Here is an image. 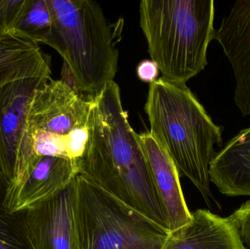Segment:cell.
Returning <instances> with one entry per match:
<instances>
[{
	"mask_svg": "<svg viewBox=\"0 0 250 249\" xmlns=\"http://www.w3.org/2000/svg\"><path fill=\"white\" fill-rule=\"evenodd\" d=\"M136 134L123 108L120 86L111 82L92 98L87 143L76 161L79 174L169 230Z\"/></svg>",
	"mask_w": 250,
	"mask_h": 249,
	"instance_id": "6da1fadb",
	"label": "cell"
},
{
	"mask_svg": "<svg viewBox=\"0 0 250 249\" xmlns=\"http://www.w3.org/2000/svg\"><path fill=\"white\" fill-rule=\"evenodd\" d=\"M146 114L151 135L168 153L180 176H186L211 206L210 164L223 146V129L183 83L163 77L149 84Z\"/></svg>",
	"mask_w": 250,
	"mask_h": 249,
	"instance_id": "7a4b0ae2",
	"label": "cell"
},
{
	"mask_svg": "<svg viewBox=\"0 0 250 249\" xmlns=\"http://www.w3.org/2000/svg\"><path fill=\"white\" fill-rule=\"evenodd\" d=\"M51 30L45 40L62 57L74 89L95 97L114 81L124 20L111 23L92 0H46Z\"/></svg>",
	"mask_w": 250,
	"mask_h": 249,
	"instance_id": "3957f363",
	"label": "cell"
},
{
	"mask_svg": "<svg viewBox=\"0 0 250 249\" xmlns=\"http://www.w3.org/2000/svg\"><path fill=\"white\" fill-rule=\"evenodd\" d=\"M140 26L162 77L186 84L208 64L214 39L213 0H142Z\"/></svg>",
	"mask_w": 250,
	"mask_h": 249,
	"instance_id": "277c9868",
	"label": "cell"
},
{
	"mask_svg": "<svg viewBox=\"0 0 250 249\" xmlns=\"http://www.w3.org/2000/svg\"><path fill=\"white\" fill-rule=\"evenodd\" d=\"M79 249H162L170 231L78 174Z\"/></svg>",
	"mask_w": 250,
	"mask_h": 249,
	"instance_id": "5b68a950",
	"label": "cell"
},
{
	"mask_svg": "<svg viewBox=\"0 0 250 249\" xmlns=\"http://www.w3.org/2000/svg\"><path fill=\"white\" fill-rule=\"evenodd\" d=\"M92 98H85L64 80L51 78L29 102L28 124L32 136L42 131L64 140L69 158L77 161L88 139Z\"/></svg>",
	"mask_w": 250,
	"mask_h": 249,
	"instance_id": "8992f818",
	"label": "cell"
},
{
	"mask_svg": "<svg viewBox=\"0 0 250 249\" xmlns=\"http://www.w3.org/2000/svg\"><path fill=\"white\" fill-rule=\"evenodd\" d=\"M51 79L31 77L0 89V169L9 185L19 182L41 157L29 130L28 109L35 91Z\"/></svg>",
	"mask_w": 250,
	"mask_h": 249,
	"instance_id": "52a82bcc",
	"label": "cell"
},
{
	"mask_svg": "<svg viewBox=\"0 0 250 249\" xmlns=\"http://www.w3.org/2000/svg\"><path fill=\"white\" fill-rule=\"evenodd\" d=\"M76 178L51 198L29 210L18 212L31 249H79Z\"/></svg>",
	"mask_w": 250,
	"mask_h": 249,
	"instance_id": "ba28073f",
	"label": "cell"
},
{
	"mask_svg": "<svg viewBox=\"0 0 250 249\" xmlns=\"http://www.w3.org/2000/svg\"><path fill=\"white\" fill-rule=\"evenodd\" d=\"M214 39L230 61L236 87L235 104L244 116L250 115V0L235 1L215 31Z\"/></svg>",
	"mask_w": 250,
	"mask_h": 249,
	"instance_id": "9c48e42d",
	"label": "cell"
},
{
	"mask_svg": "<svg viewBox=\"0 0 250 249\" xmlns=\"http://www.w3.org/2000/svg\"><path fill=\"white\" fill-rule=\"evenodd\" d=\"M79 174L76 161L41 156L17 184L7 185L4 206L9 213L29 210L51 198L69 185Z\"/></svg>",
	"mask_w": 250,
	"mask_h": 249,
	"instance_id": "30bf717a",
	"label": "cell"
},
{
	"mask_svg": "<svg viewBox=\"0 0 250 249\" xmlns=\"http://www.w3.org/2000/svg\"><path fill=\"white\" fill-rule=\"evenodd\" d=\"M136 137L163 205L169 230H177L192 219V213L187 206L181 187L177 168L149 132L137 134Z\"/></svg>",
	"mask_w": 250,
	"mask_h": 249,
	"instance_id": "8fae6325",
	"label": "cell"
},
{
	"mask_svg": "<svg viewBox=\"0 0 250 249\" xmlns=\"http://www.w3.org/2000/svg\"><path fill=\"white\" fill-rule=\"evenodd\" d=\"M162 249H247L231 216L220 217L209 211L192 213L190 222L170 232Z\"/></svg>",
	"mask_w": 250,
	"mask_h": 249,
	"instance_id": "7c38bea8",
	"label": "cell"
},
{
	"mask_svg": "<svg viewBox=\"0 0 250 249\" xmlns=\"http://www.w3.org/2000/svg\"><path fill=\"white\" fill-rule=\"evenodd\" d=\"M51 59L39 44L17 32L0 38V89L31 77L51 79Z\"/></svg>",
	"mask_w": 250,
	"mask_h": 249,
	"instance_id": "4fadbf2b",
	"label": "cell"
},
{
	"mask_svg": "<svg viewBox=\"0 0 250 249\" xmlns=\"http://www.w3.org/2000/svg\"><path fill=\"white\" fill-rule=\"evenodd\" d=\"M210 181L228 196H250V127L242 130L210 164Z\"/></svg>",
	"mask_w": 250,
	"mask_h": 249,
	"instance_id": "5bb4252c",
	"label": "cell"
},
{
	"mask_svg": "<svg viewBox=\"0 0 250 249\" xmlns=\"http://www.w3.org/2000/svg\"><path fill=\"white\" fill-rule=\"evenodd\" d=\"M7 182L0 169V249H31L19 213H9L4 206Z\"/></svg>",
	"mask_w": 250,
	"mask_h": 249,
	"instance_id": "9a60e30c",
	"label": "cell"
},
{
	"mask_svg": "<svg viewBox=\"0 0 250 249\" xmlns=\"http://www.w3.org/2000/svg\"><path fill=\"white\" fill-rule=\"evenodd\" d=\"M51 30V17L46 0H29L15 32L37 43H45Z\"/></svg>",
	"mask_w": 250,
	"mask_h": 249,
	"instance_id": "2e32d148",
	"label": "cell"
},
{
	"mask_svg": "<svg viewBox=\"0 0 250 249\" xmlns=\"http://www.w3.org/2000/svg\"><path fill=\"white\" fill-rule=\"evenodd\" d=\"M29 0H0V25L6 33L15 32Z\"/></svg>",
	"mask_w": 250,
	"mask_h": 249,
	"instance_id": "e0dca14e",
	"label": "cell"
},
{
	"mask_svg": "<svg viewBox=\"0 0 250 249\" xmlns=\"http://www.w3.org/2000/svg\"><path fill=\"white\" fill-rule=\"evenodd\" d=\"M230 216L239 228L242 241L250 249V200L244 203Z\"/></svg>",
	"mask_w": 250,
	"mask_h": 249,
	"instance_id": "ac0fdd59",
	"label": "cell"
},
{
	"mask_svg": "<svg viewBox=\"0 0 250 249\" xmlns=\"http://www.w3.org/2000/svg\"><path fill=\"white\" fill-rule=\"evenodd\" d=\"M160 70L152 60H144L137 66L136 74L138 78L144 83H151L157 80Z\"/></svg>",
	"mask_w": 250,
	"mask_h": 249,
	"instance_id": "d6986e66",
	"label": "cell"
},
{
	"mask_svg": "<svg viewBox=\"0 0 250 249\" xmlns=\"http://www.w3.org/2000/svg\"><path fill=\"white\" fill-rule=\"evenodd\" d=\"M6 32H4V29H2V27H1V25H0V38H1V37L4 36V35H6Z\"/></svg>",
	"mask_w": 250,
	"mask_h": 249,
	"instance_id": "ffe728a7",
	"label": "cell"
}]
</instances>
